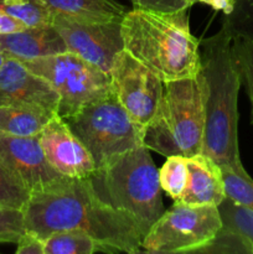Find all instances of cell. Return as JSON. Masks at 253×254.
<instances>
[{
    "mask_svg": "<svg viewBox=\"0 0 253 254\" xmlns=\"http://www.w3.org/2000/svg\"><path fill=\"white\" fill-rule=\"evenodd\" d=\"M22 210L26 231L42 241L57 231L78 230L91 236L102 251H141L144 235L138 223L99 200L88 178L62 176L30 193Z\"/></svg>",
    "mask_w": 253,
    "mask_h": 254,
    "instance_id": "cell-1",
    "label": "cell"
},
{
    "mask_svg": "<svg viewBox=\"0 0 253 254\" xmlns=\"http://www.w3.org/2000/svg\"><path fill=\"white\" fill-rule=\"evenodd\" d=\"M201 74L205 81V131L202 154L217 165L241 168L238 148V92L242 81L225 25L200 41Z\"/></svg>",
    "mask_w": 253,
    "mask_h": 254,
    "instance_id": "cell-2",
    "label": "cell"
},
{
    "mask_svg": "<svg viewBox=\"0 0 253 254\" xmlns=\"http://www.w3.org/2000/svg\"><path fill=\"white\" fill-rule=\"evenodd\" d=\"M124 50L165 83L201 72L200 41L191 34L189 9L175 12L134 7L122 20Z\"/></svg>",
    "mask_w": 253,
    "mask_h": 254,
    "instance_id": "cell-3",
    "label": "cell"
},
{
    "mask_svg": "<svg viewBox=\"0 0 253 254\" xmlns=\"http://www.w3.org/2000/svg\"><path fill=\"white\" fill-rule=\"evenodd\" d=\"M88 180L99 200L130 216L144 236L165 212L159 170L145 145L112 159Z\"/></svg>",
    "mask_w": 253,
    "mask_h": 254,
    "instance_id": "cell-4",
    "label": "cell"
},
{
    "mask_svg": "<svg viewBox=\"0 0 253 254\" xmlns=\"http://www.w3.org/2000/svg\"><path fill=\"white\" fill-rule=\"evenodd\" d=\"M205 131V81L191 78L164 83L161 101L144 129L143 144L164 156L186 158L202 153Z\"/></svg>",
    "mask_w": 253,
    "mask_h": 254,
    "instance_id": "cell-5",
    "label": "cell"
},
{
    "mask_svg": "<svg viewBox=\"0 0 253 254\" xmlns=\"http://www.w3.org/2000/svg\"><path fill=\"white\" fill-rule=\"evenodd\" d=\"M64 121L88 149L96 169L131 149L144 145V129L126 113L113 91L84 106Z\"/></svg>",
    "mask_w": 253,
    "mask_h": 254,
    "instance_id": "cell-6",
    "label": "cell"
},
{
    "mask_svg": "<svg viewBox=\"0 0 253 254\" xmlns=\"http://www.w3.org/2000/svg\"><path fill=\"white\" fill-rule=\"evenodd\" d=\"M59 94L57 114L66 119L87 104L111 93V74L71 52L21 62Z\"/></svg>",
    "mask_w": 253,
    "mask_h": 254,
    "instance_id": "cell-7",
    "label": "cell"
},
{
    "mask_svg": "<svg viewBox=\"0 0 253 254\" xmlns=\"http://www.w3.org/2000/svg\"><path fill=\"white\" fill-rule=\"evenodd\" d=\"M222 228L220 211L212 205H186L175 201L141 241L146 253H196Z\"/></svg>",
    "mask_w": 253,
    "mask_h": 254,
    "instance_id": "cell-8",
    "label": "cell"
},
{
    "mask_svg": "<svg viewBox=\"0 0 253 254\" xmlns=\"http://www.w3.org/2000/svg\"><path fill=\"white\" fill-rule=\"evenodd\" d=\"M109 74L119 103L138 126L145 129L161 101L164 82L126 50L117 55Z\"/></svg>",
    "mask_w": 253,
    "mask_h": 254,
    "instance_id": "cell-9",
    "label": "cell"
},
{
    "mask_svg": "<svg viewBox=\"0 0 253 254\" xmlns=\"http://www.w3.org/2000/svg\"><path fill=\"white\" fill-rule=\"evenodd\" d=\"M67 51L109 73L117 55L124 50L122 21H84L52 15Z\"/></svg>",
    "mask_w": 253,
    "mask_h": 254,
    "instance_id": "cell-10",
    "label": "cell"
},
{
    "mask_svg": "<svg viewBox=\"0 0 253 254\" xmlns=\"http://www.w3.org/2000/svg\"><path fill=\"white\" fill-rule=\"evenodd\" d=\"M39 139L46 160L61 176L86 179L96 170L88 149L59 114L50 119Z\"/></svg>",
    "mask_w": 253,
    "mask_h": 254,
    "instance_id": "cell-11",
    "label": "cell"
},
{
    "mask_svg": "<svg viewBox=\"0 0 253 254\" xmlns=\"http://www.w3.org/2000/svg\"><path fill=\"white\" fill-rule=\"evenodd\" d=\"M0 161L30 193L62 178L46 160L37 136H14L0 133Z\"/></svg>",
    "mask_w": 253,
    "mask_h": 254,
    "instance_id": "cell-12",
    "label": "cell"
},
{
    "mask_svg": "<svg viewBox=\"0 0 253 254\" xmlns=\"http://www.w3.org/2000/svg\"><path fill=\"white\" fill-rule=\"evenodd\" d=\"M59 102L56 91L20 61L6 59L0 66V107H27L57 114Z\"/></svg>",
    "mask_w": 253,
    "mask_h": 254,
    "instance_id": "cell-13",
    "label": "cell"
},
{
    "mask_svg": "<svg viewBox=\"0 0 253 254\" xmlns=\"http://www.w3.org/2000/svg\"><path fill=\"white\" fill-rule=\"evenodd\" d=\"M0 52L5 59L25 62L68 51L60 32L51 24L0 35Z\"/></svg>",
    "mask_w": 253,
    "mask_h": 254,
    "instance_id": "cell-14",
    "label": "cell"
},
{
    "mask_svg": "<svg viewBox=\"0 0 253 254\" xmlns=\"http://www.w3.org/2000/svg\"><path fill=\"white\" fill-rule=\"evenodd\" d=\"M225 197L220 165L202 153L188 158V183L179 201L186 205L218 206Z\"/></svg>",
    "mask_w": 253,
    "mask_h": 254,
    "instance_id": "cell-15",
    "label": "cell"
},
{
    "mask_svg": "<svg viewBox=\"0 0 253 254\" xmlns=\"http://www.w3.org/2000/svg\"><path fill=\"white\" fill-rule=\"evenodd\" d=\"M51 15L84 21H122L126 10L117 0H37Z\"/></svg>",
    "mask_w": 253,
    "mask_h": 254,
    "instance_id": "cell-16",
    "label": "cell"
},
{
    "mask_svg": "<svg viewBox=\"0 0 253 254\" xmlns=\"http://www.w3.org/2000/svg\"><path fill=\"white\" fill-rule=\"evenodd\" d=\"M54 113L27 107H0V133L14 136H37Z\"/></svg>",
    "mask_w": 253,
    "mask_h": 254,
    "instance_id": "cell-17",
    "label": "cell"
},
{
    "mask_svg": "<svg viewBox=\"0 0 253 254\" xmlns=\"http://www.w3.org/2000/svg\"><path fill=\"white\" fill-rule=\"evenodd\" d=\"M45 254H93L101 246L83 231L67 230L51 233L44 240Z\"/></svg>",
    "mask_w": 253,
    "mask_h": 254,
    "instance_id": "cell-18",
    "label": "cell"
},
{
    "mask_svg": "<svg viewBox=\"0 0 253 254\" xmlns=\"http://www.w3.org/2000/svg\"><path fill=\"white\" fill-rule=\"evenodd\" d=\"M217 207L222 220V227L242 236L253 250V210L228 197H225Z\"/></svg>",
    "mask_w": 253,
    "mask_h": 254,
    "instance_id": "cell-19",
    "label": "cell"
},
{
    "mask_svg": "<svg viewBox=\"0 0 253 254\" xmlns=\"http://www.w3.org/2000/svg\"><path fill=\"white\" fill-rule=\"evenodd\" d=\"M161 190L174 201L180 200L188 183V158L183 155L166 156V161L159 170Z\"/></svg>",
    "mask_w": 253,
    "mask_h": 254,
    "instance_id": "cell-20",
    "label": "cell"
},
{
    "mask_svg": "<svg viewBox=\"0 0 253 254\" xmlns=\"http://www.w3.org/2000/svg\"><path fill=\"white\" fill-rule=\"evenodd\" d=\"M225 184L226 197L253 210V180L243 166H220Z\"/></svg>",
    "mask_w": 253,
    "mask_h": 254,
    "instance_id": "cell-21",
    "label": "cell"
},
{
    "mask_svg": "<svg viewBox=\"0 0 253 254\" xmlns=\"http://www.w3.org/2000/svg\"><path fill=\"white\" fill-rule=\"evenodd\" d=\"M0 10L24 22L27 27L52 24V15L37 0H0Z\"/></svg>",
    "mask_w": 253,
    "mask_h": 254,
    "instance_id": "cell-22",
    "label": "cell"
},
{
    "mask_svg": "<svg viewBox=\"0 0 253 254\" xmlns=\"http://www.w3.org/2000/svg\"><path fill=\"white\" fill-rule=\"evenodd\" d=\"M233 52L251 102V122L253 124V39L245 36H232Z\"/></svg>",
    "mask_w": 253,
    "mask_h": 254,
    "instance_id": "cell-23",
    "label": "cell"
},
{
    "mask_svg": "<svg viewBox=\"0 0 253 254\" xmlns=\"http://www.w3.org/2000/svg\"><path fill=\"white\" fill-rule=\"evenodd\" d=\"M196 253L205 254H253L250 243L233 231L222 227L205 247Z\"/></svg>",
    "mask_w": 253,
    "mask_h": 254,
    "instance_id": "cell-24",
    "label": "cell"
},
{
    "mask_svg": "<svg viewBox=\"0 0 253 254\" xmlns=\"http://www.w3.org/2000/svg\"><path fill=\"white\" fill-rule=\"evenodd\" d=\"M222 25L231 36L253 39V0H237L232 11L225 15Z\"/></svg>",
    "mask_w": 253,
    "mask_h": 254,
    "instance_id": "cell-25",
    "label": "cell"
},
{
    "mask_svg": "<svg viewBox=\"0 0 253 254\" xmlns=\"http://www.w3.org/2000/svg\"><path fill=\"white\" fill-rule=\"evenodd\" d=\"M25 233L24 210L0 205V243L17 245Z\"/></svg>",
    "mask_w": 253,
    "mask_h": 254,
    "instance_id": "cell-26",
    "label": "cell"
},
{
    "mask_svg": "<svg viewBox=\"0 0 253 254\" xmlns=\"http://www.w3.org/2000/svg\"><path fill=\"white\" fill-rule=\"evenodd\" d=\"M30 192L0 161V205L24 208Z\"/></svg>",
    "mask_w": 253,
    "mask_h": 254,
    "instance_id": "cell-27",
    "label": "cell"
},
{
    "mask_svg": "<svg viewBox=\"0 0 253 254\" xmlns=\"http://www.w3.org/2000/svg\"><path fill=\"white\" fill-rule=\"evenodd\" d=\"M134 7H143L163 12H175L179 10L189 9L185 0H136Z\"/></svg>",
    "mask_w": 253,
    "mask_h": 254,
    "instance_id": "cell-28",
    "label": "cell"
},
{
    "mask_svg": "<svg viewBox=\"0 0 253 254\" xmlns=\"http://www.w3.org/2000/svg\"><path fill=\"white\" fill-rule=\"evenodd\" d=\"M16 254H45L44 241L37 236L27 232L17 242V248L15 251Z\"/></svg>",
    "mask_w": 253,
    "mask_h": 254,
    "instance_id": "cell-29",
    "label": "cell"
},
{
    "mask_svg": "<svg viewBox=\"0 0 253 254\" xmlns=\"http://www.w3.org/2000/svg\"><path fill=\"white\" fill-rule=\"evenodd\" d=\"M26 25L22 21H20L19 19L0 10V35L21 31V30L26 29Z\"/></svg>",
    "mask_w": 253,
    "mask_h": 254,
    "instance_id": "cell-30",
    "label": "cell"
},
{
    "mask_svg": "<svg viewBox=\"0 0 253 254\" xmlns=\"http://www.w3.org/2000/svg\"><path fill=\"white\" fill-rule=\"evenodd\" d=\"M237 0H198V2H202V4L208 5L212 9L218 10V11H222L223 14L227 15L235 7V4Z\"/></svg>",
    "mask_w": 253,
    "mask_h": 254,
    "instance_id": "cell-31",
    "label": "cell"
},
{
    "mask_svg": "<svg viewBox=\"0 0 253 254\" xmlns=\"http://www.w3.org/2000/svg\"><path fill=\"white\" fill-rule=\"evenodd\" d=\"M185 2H186V5L190 7V6H192L193 4H196V2H198V0H185Z\"/></svg>",
    "mask_w": 253,
    "mask_h": 254,
    "instance_id": "cell-32",
    "label": "cell"
},
{
    "mask_svg": "<svg viewBox=\"0 0 253 254\" xmlns=\"http://www.w3.org/2000/svg\"><path fill=\"white\" fill-rule=\"evenodd\" d=\"M5 60H6V59H5V56H4V55L1 54V52H0V66H1V64H4Z\"/></svg>",
    "mask_w": 253,
    "mask_h": 254,
    "instance_id": "cell-33",
    "label": "cell"
},
{
    "mask_svg": "<svg viewBox=\"0 0 253 254\" xmlns=\"http://www.w3.org/2000/svg\"><path fill=\"white\" fill-rule=\"evenodd\" d=\"M131 2H133V5H135V2H136V0H131Z\"/></svg>",
    "mask_w": 253,
    "mask_h": 254,
    "instance_id": "cell-34",
    "label": "cell"
}]
</instances>
